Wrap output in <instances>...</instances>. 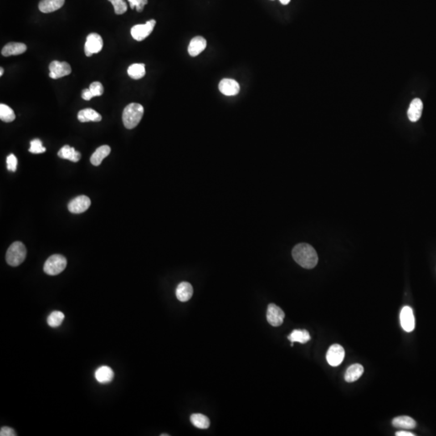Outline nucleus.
<instances>
[{"mask_svg":"<svg viewBox=\"0 0 436 436\" xmlns=\"http://www.w3.org/2000/svg\"><path fill=\"white\" fill-rule=\"evenodd\" d=\"M293 258L299 265L306 269L315 268L319 256L314 247L307 243H300L293 249Z\"/></svg>","mask_w":436,"mask_h":436,"instance_id":"obj_1","label":"nucleus"},{"mask_svg":"<svg viewBox=\"0 0 436 436\" xmlns=\"http://www.w3.org/2000/svg\"><path fill=\"white\" fill-rule=\"evenodd\" d=\"M144 109L142 105L132 103L125 107L122 114V120L125 127L128 129H134L141 121L143 116Z\"/></svg>","mask_w":436,"mask_h":436,"instance_id":"obj_2","label":"nucleus"},{"mask_svg":"<svg viewBox=\"0 0 436 436\" xmlns=\"http://www.w3.org/2000/svg\"><path fill=\"white\" fill-rule=\"evenodd\" d=\"M27 250L24 245L21 242H15L10 246L6 254L7 264L12 267H17L23 263L26 258Z\"/></svg>","mask_w":436,"mask_h":436,"instance_id":"obj_3","label":"nucleus"},{"mask_svg":"<svg viewBox=\"0 0 436 436\" xmlns=\"http://www.w3.org/2000/svg\"><path fill=\"white\" fill-rule=\"evenodd\" d=\"M67 260L62 254H53L48 257L44 265V272L48 275L60 274L67 268Z\"/></svg>","mask_w":436,"mask_h":436,"instance_id":"obj_4","label":"nucleus"},{"mask_svg":"<svg viewBox=\"0 0 436 436\" xmlns=\"http://www.w3.org/2000/svg\"><path fill=\"white\" fill-rule=\"evenodd\" d=\"M156 24L155 20H150L144 24H137L131 28V35L134 40L141 42L153 32Z\"/></svg>","mask_w":436,"mask_h":436,"instance_id":"obj_5","label":"nucleus"},{"mask_svg":"<svg viewBox=\"0 0 436 436\" xmlns=\"http://www.w3.org/2000/svg\"><path fill=\"white\" fill-rule=\"evenodd\" d=\"M104 42L102 37L97 33H91L88 35L86 41L84 51L87 57H91L94 53H98L102 50Z\"/></svg>","mask_w":436,"mask_h":436,"instance_id":"obj_6","label":"nucleus"},{"mask_svg":"<svg viewBox=\"0 0 436 436\" xmlns=\"http://www.w3.org/2000/svg\"><path fill=\"white\" fill-rule=\"evenodd\" d=\"M49 77L51 79H58L69 75L71 73V67L66 62L53 61L49 64Z\"/></svg>","mask_w":436,"mask_h":436,"instance_id":"obj_7","label":"nucleus"},{"mask_svg":"<svg viewBox=\"0 0 436 436\" xmlns=\"http://www.w3.org/2000/svg\"><path fill=\"white\" fill-rule=\"evenodd\" d=\"M345 356L344 347L339 344H333L326 353L328 364L332 367H337L341 365Z\"/></svg>","mask_w":436,"mask_h":436,"instance_id":"obj_8","label":"nucleus"},{"mask_svg":"<svg viewBox=\"0 0 436 436\" xmlns=\"http://www.w3.org/2000/svg\"><path fill=\"white\" fill-rule=\"evenodd\" d=\"M91 206V200L87 196H77L69 201L68 204V209L69 212L74 214H79L86 212Z\"/></svg>","mask_w":436,"mask_h":436,"instance_id":"obj_9","label":"nucleus"},{"mask_svg":"<svg viewBox=\"0 0 436 436\" xmlns=\"http://www.w3.org/2000/svg\"><path fill=\"white\" fill-rule=\"evenodd\" d=\"M400 321L401 325L406 332H411L414 330L415 327V320L413 316V309L410 306H405L402 308L401 314H400Z\"/></svg>","mask_w":436,"mask_h":436,"instance_id":"obj_10","label":"nucleus"},{"mask_svg":"<svg viewBox=\"0 0 436 436\" xmlns=\"http://www.w3.org/2000/svg\"><path fill=\"white\" fill-rule=\"evenodd\" d=\"M284 311L279 306L275 304H269L267 311V320L268 323L273 326H279L284 322Z\"/></svg>","mask_w":436,"mask_h":436,"instance_id":"obj_11","label":"nucleus"},{"mask_svg":"<svg viewBox=\"0 0 436 436\" xmlns=\"http://www.w3.org/2000/svg\"><path fill=\"white\" fill-rule=\"evenodd\" d=\"M219 90L223 95L232 96L238 95L240 91V86L234 79H224L220 82Z\"/></svg>","mask_w":436,"mask_h":436,"instance_id":"obj_12","label":"nucleus"},{"mask_svg":"<svg viewBox=\"0 0 436 436\" xmlns=\"http://www.w3.org/2000/svg\"><path fill=\"white\" fill-rule=\"evenodd\" d=\"M176 298L181 302H186L189 300L193 295V288L188 282H182L176 289Z\"/></svg>","mask_w":436,"mask_h":436,"instance_id":"obj_13","label":"nucleus"},{"mask_svg":"<svg viewBox=\"0 0 436 436\" xmlns=\"http://www.w3.org/2000/svg\"><path fill=\"white\" fill-rule=\"evenodd\" d=\"M206 46H207L206 40L201 36H197L194 37L190 42L188 46V53L192 57H196L206 49Z\"/></svg>","mask_w":436,"mask_h":436,"instance_id":"obj_14","label":"nucleus"},{"mask_svg":"<svg viewBox=\"0 0 436 436\" xmlns=\"http://www.w3.org/2000/svg\"><path fill=\"white\" fill-rule=\"evenodd\" d=\"M423 104L420 99H414L411 101L408 109V117L412 122H416L422 116Z\"/></svg>","mask_w":436,"mask_h":436,"instance_id":"obj_15","label":"nucleus"},{"mask_svg":"<svg viewBox=\"0 0 436 436\" xmlns=\"http://www.w3.org/2000/svg\"><path fill=\"white\" fill-rule=\"evenodd\" d=\"M27 46L23 43L19 42H10L6 45L2 49V55L9 57L12 55H20L25 52Z\"/></svg>","mask_w":436,"mask_h":436,"instance_id":"obj_16","label":"nucleus"},{"mask_svg":"<svg viewBox=\"0 0 436 436\" xmlns=\"http://www.w3.org/2000/svg\"><path fill=\"white\" fill-rule=\"evenodd\" d=\"M96 381L100 384L110 383L114 378V372L111 367L101 366L97 368L95 372Z\"/></svg>","mask_w":436,"mask_h":436,"instance_id":"obj_17","label":"nucleus"},{"mask_svg":"<svg viewBox=\"0 0 436 436\" xmlns=\"http://www.w3.org/2000/svg\"><path fill=\"white\" fill-rule=\"evenodd\" d=\"M65 3V0H41L39 10L43 13H50L60 9Z\"/></svg>","mask_w":436,"mask_h":436,"instance_id":"obj_18","label":"nucleus"},{"mask_svg":"<svg viewBox=\"0 0 436 436\" xmlns=\"http://www.w3.org/2000/svg\"><path fill=\"white\" fill-rule=\"evenodd\" d=\"M78 119L80 122H99L102 120V116L99 113L94 109H86L81 110L78 113Z\"/></svg>","mask_w":436,"mask_h":436,"instance_id":"obj_19","label":"nucleus"},{"mask_svg":"<svg viewBox=\"0 0 436 436\" xmlns=\"http://www.w3.org/2000/svg\"><path fill=\"white\" fill-rule=\"evenodd\" d=\"M58 157L63 160H69V161L77 162L79 161L81 159V154L75 150L73 147H70L69 145H66L62 147L58 153Z\"/></svg>","mask_w":436,"mask_h":436,"instance_id":"obj_20","label":"nucleus"},{"mask_svg":"<svg viewBox=\"0 0 436 436\" xmlns=\"http://www.w3.org/2000/svg\"><path fill=\"white\" fill-rule=\"evenodd\" d=\"M364 373V367L360 364H355L350 366L345 372L344 379L346 382H354L361 377Z\"/></svg>","mask_w":436,"mask_h":436,"instance_id":"obj_21","label":"nucleus"},{"mask_svg":"<svg viewBox=\"0 0 436 436\" xmlns=\"http://www.w3.org/2000/svg\"><path fill=\"white\" fill-rule=\"evenodd\" d=\"M392 424L396 428L412 430L416 427V422L409 416H400L392 419Z\"/></svg>","mask_w":436,"mask_h":436,"instance_id":"obj_22","label":"nucleus"},{"mask_svg":"<svg viewBox=\"0 0 436 436\" xmlns=\"http://www.w3.org/2000/svg\"><path fill=\"white\" fill-rule=\"evenodd\" d=\"M110 152H111V148L109 147V145H102L100 147L98 148L95 152L93 153V155L91 157V162L94 166H99L103 160L109 156Z\"/></svg>","mask_w":436,"mask_h":436,"instance_id":"obj_23","label":"nucleus"},{"mask_svg":"<svg viewBox=\"0 0 436 436\" xmlns=\"http://www.w3.org/2000/svg\"><path fill=\"white\" fill-rule=\"evenodd\" d=\"M289 341L293 343H300V344H306L310 340L311 337L309 333L306 330H294L290 335L288 336Z\"/></svg>","mask_w":436,"mask_h":436,"instance_id":"obj_24","label":"nucleus"},{"mask_svg":"<svg viewBox=\"0 0 436 436\" xmlns=\"http://www.w3.org/2000/svg\"><path fill=\"white\" fill-rule=\"evenodd\" d=\"M128 74L130 78L135 80L141 79L145 76V67L142 63H135L128 68Z\"/></svg>","mask_w":436,"mask_h":436,"instance_id":"obj_25","label":"nucleus"},{"mask_svg":"<svg viewBox=\"0 0 436 436\" xmlns=\"http://www.w3.org/2000/svg\"><path fill=\"white\" fill-rule=\"evenodd\" d=\"M190 419L192 424L200 429H207L209 427L210 422L208 417L201 413H193Z\"/></svg>","mask_w":436,"mask_h":436,"instance_id":"obj_26","label":"nucleus"},{"mask_svg":"<svg viewBox=\"0 0 436 436\" xmlns=\"http://www.w3.org/2000/svg\"><path fill=\"white\" fill-rule=\"evenodd\" d=\"M65 319V315L63 312L53 311L48 315L47 319V322L50 327L56 328L58 327L59 325H62L63 320Z\"/></svg>","mask_w":436,"mask_h":436,"instance_id":"obj_27","label":"nucleus"},{"mask_svg":"<svg viewBox=\"0 0 436 436\" xmlns=\"http://www.w3.org/2000/svg\"><path fill=\"white\" fill-rule=\"evenodd\" d=\"M16 118L13 110L6 104H0V119L4 122H12Z\"/></svg>","mask_w":436,"mask_h":436,"instance_id":"obj_28","label":"nucleus"},{"mask_svg":"<svg viewBox=\"0 0 436 436\" xmlns=\"http://www.w3.org/2000/svg\"><path fill=\"white\" fill-rule=\"evenodd\" d=\"M114 7L115 14L122 15L127 12V3L124 0H109Z\"/></svg>","mask_w":436,"mask_h":436,"instance_id":"obj_29","label":"nucleus"},{"mask_svg":"<svg viewBox=\"0 0 436 436\" xmlns=\"http://www.w3.org/2000/svg\"><path fill=\"white\" fill-rule=\"evenodd\" d=\"M30 145L29 152L32 153V154H42V153L46 152V147L42 145V141L39 139L32 140L30 142Z\"/></svg>","mask_w":436,"mask_h":436,"instance_id":"obj_30","label":"nucleus"},{"mask_svg":"<svg viewBox=\"0 0 436 436\" xmlns=\"http://www.w3.org/2000/svg\"><path fill=\"white\" fill-rule=\"evenodd\" d=\"M89 89H90L93 97L100 96L104 93V87L99 82H94L92 83L89 87Z\"/></svg>","mask_w":436,"mask_h":436,"instance_id":"obj_31","label":"nucleus"},{"mask_svg":"<svg viewBox=\"0 0 436 436\" xmlns=\"http://www.w3.org/2000/svg\"><path fill=\"white\" fill-rule=\"evenodd\" d=\"M132 9L136 7L137 11L141 12L143 11L144 7L147 4L148 0H128Z\"/></svg>","mask_w":436,"mask_h":436,"instance_id":"obj_32","label":"nucleus"},{"mask_svg":"<svg viewBox=\"0 0 436 436\" xmlns=\"http://www.w3.org/2000/svg\"><path fill=\"white\" fill-rule=\"evenodd\" d=\"M17 159L13 154L8 155L7 158V170L15 172L17 168Z\"/></svg>","mask_w":436,"mask_h":436,"instance_id":"obj_33","label":"nucleus"},{"mask_svg":"<svg viewBox=\"0 0 436 436\" xmlns=\"http://www.w3.org/2000/svg\"><path fill=\"white\" fill-rule=\"evenodd\" d=\"M0 436H16V433L14 430L9 427H2L0 430Z\"/></svg>","mask_w":436,"mask_h":436,"instance_id":"obj_34","label":"nucleus"},{"mask_svg":"<svg viewBox=\"0 0 436 436\" xmlns=\"http://www.w3.org/2000/svg\"><path fill=\"white\" fill-rule=\"evenodd\" d=\"M82 98H83L84 100H90V99H92L93 95L92 94V92H91L89 88L84 89V90L82 92Z\"/></svg>","mask_w":436,"mask_h":436,"instance_id":"obj_35","label":"nucleus"},{"mask_svg":"<svg viewBox=\"0 0 436 436\" xmlns=\"http://www.w3.org/2000/svg\"><path fill=\"white\" fill-rule=\"evenodd\" d=\"M397 436H414L415 435L411 432H406V431H400L396 433Z\"/></svg>","mask_w":436,"mask_h":436,"instance_id":"obj_36","label":"nucleus"},{"mask_svg":"<svg viewBox=\"0 0 436 436\" xmlns=\"http://www.w3.org/2000/svg\"><path fill=\"white\" fill-rule=\"evenodd\" d=\"M279 1H280V2H281L282 4L287 5L288 4V3H289V2H290L291 0H279Z\"/></svg>","mask_w":436,"mask_h":436,"instance_id":"obj_37","label":"nucleus"},{"mask_svg":"<svg viewBox=\"0 0 436 436\" xmlns=\"http://www.w3.org/2000/svg\"><path fill=\"white\" fill-rule=\"evenodd\" d=\"M3 72H4V70H3V68H2V67H1V69H0V76H2V74H3Z\"/></svg>","mask_w":436,"mask_h":436,"instance_id":"obj_38","label":"nucleus"},{"mask_svg":"<svg viewBox=\"0 0 436 436\" xmlns=\"http://www.w3.org/2000/svg\"><path fill=\"white\" fill-rule=\"evenodd\" d=\"M169 436V435H167V434H162V435H161V436Z\"/></svg>","mask_w":436,"mask_h":436,"instance_id":"obj_39","label":"nucleus"}]
</instances>
